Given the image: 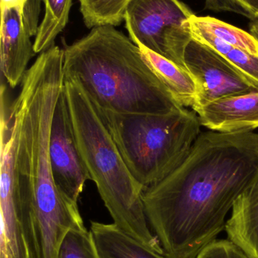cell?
Wrapping results in <instances>:
<instances>
[{"label":"cell","mask_w":258,"mask_h":258,"mask_svg":"<svg viewBox=\"0 0 258 258\" xmlns=\"http://www.w3.org/2000/svg\"><path fill=\"white\" fill-rule=\"evenodd\" d=\"M58 258H100L90 230H71L64 239Z\"/></svg>","instance_id":"obj_17"},{"label":"cell","mask_w":258,"mask_h":258,"mask_svg":"<svg viewBox=\"0 0 258 258\" xmlns=\"http://www.w3.org/2000/svg\"><path fill=\"white\" fill-rule=\"evenodd\" d=\"M41 1L45 6V15L33 42L36 54H40L55 45L56 37L68 24L73 3V0Z\"/></svg>","instance_id":"obj_14"},{"label":"cell","mask_w":258,"mask_h":258,"mask_svg":"<svg viewBox=\"0 0 258 258\" xmlns=\"http://www.w3.org/2000/svg\"><path fill=\"white\" fill-rule=\"evenodd\" d=\"M97 109L129 171L144 190L184 161L201 132L198 115L186 107L158 114Z\"/></svg>","instance_id":"obj_4"},{"label":"cell","mask_w":258,"mask_h":258,"mask_svg":"<svg viewBox=\"0 0 258 258\" xmlns=\"http://www.w3.org/2000/svg\"><path fill=\"white\" fill-rule=\"evenodd\" d=\"M90 232L100 258H166L127 234L114 223L92 221Z\"/></svg>","instance_id":"obj_13"},{"label":"cell","mask_w":258,"mask_h":258,"mask_svg":"<svg viewBox=\"0 0 258 258\" xmlns=\"http://www.w3.org/2000/svg\"><path fill=\"white\" fill-rule=\"evenodd\" d=\"M196 258H249L229 239H215L203 248Z\"/></svg>","instance_id":"obj_18"},{"label":"cell","mask_w":258,"mask_h":258,"mask_svg":"<svg viewBox=\"0 0 258 258\" xmlns=\"http://www.w3.org/2000/svg\"><path fill=\"white\" fill-rule=\"evenodd\" d=\"M249 33L257 39L258 42V19L251 21L250 23Z\"/></svg>","instance_id":"obj_22"},{"label":"cell","mask_w":258,"mask_h":258,"mask_svg":"<svg viewBox=\"0 0 258 258\" xmlns=\"http://www.w3.org/2000/svg\"><path fill=\"white\" fill-rule=\"evenodd\" d=\"M27 0H1L0 7L1 9L9 8H18L24 12V6Z\"/></svg>","instance_id":"obj_21"},{"label":"cell","mask_w":258,"mask_h":258,"mask_svg":"<svg viewBox=\"0 0 258 258\" xmlns=\"http://www.w3.org/2000/svg\"><path fill=\"white\" fill-rule=\"evenodd\" d=\"M49 157L58 189L69 200L78 203L85 183L91 178L77 145L64 89L51 121Z\"/></svg>","instance_id":"obj_7"},{"label":"cell","mask_w":258,"mask_h":258,"mask_svg":"<svg viewBox=\"0 0 258 258\" xmlns=\"http://www.w3.org/2000/svg\"><path fill=\"white\" fill-rule=\"evenodd\" d=\"M64 50L65 78L81 85L100 110L165 113L180 108L144 60L139 46L113 26H101Z\"/></svg>","instance_id":"obj_2"},{"label":"cell","mask_w":258,"mask_h":258,"mask_svg":"<svg viewBox=\"0 0 258 258\" xmlns=\"http://www.w3.org/2000/svg\"><path fill=\"white\" fill-rule=\"evenodd\" d=\"M190 25L203 29L235 48L258 57V42L250 33L210 16H193Z\"/></svg>","instance_id":"obj_15"},{"label":"cell","mask_w":258,"mask_h":258,"mask_svg":"<svg viewBox=\"0 0 258 258\" xmlns=\"http://www.w3.org/2000/svg\"><path fill=\"white\" fill-rule=\"evenodd\" d=\"M0 258H27L21 230L15 169V138L8 112L1 110Z\"/></svg>","instance_id":"obj_8"},{"label":"cell","mask_w":258,"mask_h":258,"mask_svg":"<svg viewBox=\"0 0 258 258\" xmlns=\"http://www.w3.org/2000/svg\"><path fill=\"white\" fill-rule=\"evenodd\" d=\"M38 28L24 19L21 9H1L0 68L11 88L21 83L29 62L36 54L31 37L36 36Z\"/></svg>","instance_id":"obj_9"},{"label":"cell","mask_w":258,"mask_h":258,"mask_svg":"<svg viewBox=\"0 0 258 258\" xmlns=\"http://www.w3.org/2000/svg\"><path fill=\"white\" fill-rule=\"evenodd\" d=\"M258 178V132H201L186 159L142 192L166 258H196L225 230L239 196Z\"/></svg>","instance_id":"obj_1"},{"label":"cell","mask_w":258,"mask_h":258,"mask_svg":"<svg viewBox=\"0 0 258 258\" xmlns=\"http://www.w3.org/2000/svg\"><path fill=\"white\" fill-rule=\"evenodd\" d=\"M184 63L198 88L196 104L192 109L219 98L258 90L224 56L192 38L185 51Z\"/></svg>","instance_id":"obj_6"},{"label":"cell","mask_w":258,"mask_h":258,"mask_svg":"<svg viewBox=\"0 0 258 258\" xmlns=\"http://www.w3.org/2000/svg\"><path fill=\"white\" fill-rule=\"evenodd\" d=\"M83 23L87 28L119 26L124 21L131 0H77Z\"/></svg>","instance_id":"obj_16"},{"label":"cell","mask_w":258,"mask_h":258,"mask_svg":"<svg viewBox=\"0 0 258 258\" xmlns=\"http://www.w3.org/2000/svg\"><path fill=\"white\" fill-rule=\"evenodd\" d=\"M201 126L222 133L254 132L258 128V90L232 95L192 109Z\"/></svg>","instance_id":"obj_10"},{"label":"cell","mask_w":258,"mask_h":258,"mask_svg":"<svg viewBox=\"0 0 258 258\" xmlns=\"http://www.w3.org/2000/svg\"><path fill=\"white\" fill-rule=\"evenodd\" d=\"M63 89L80 154L114 224L164 254L145 215L143 188L129 171L98 109L75 79L64 77Z\"/></svg>","instance_id":"obj_3"},{"label":"cell","mask_w":258,"mask_h":258,"mask_svg":"<svg viewBox=\"0 0 258 258\" xmlns=\"http://www.w3.org/2000/svg\"><path fill=\"white\" fill-rule=\"evenodd\" d=\"M136 45L144 60L177 102L186 108H193L198 98V88L187 70L142 45Z\"/></svg>","instance_id":"obj_12"},{"label":"cell","mask_w":258,"mask_h":258,"mask_svg":"<svg viewBox=\"0 0 258 258\" xmlns=\"http://www.w3.org/2000/svg\"><path fill=\"white\" fill-rule=\"evenodd\" d=\"M205 9L216 12H233L242 15L236 0H204Z\"/></svg>","instance_id":"obj_19"},{"label":"cell","mask_w":258,"mask_h":258,"mask_svg":"<svg viewBox=\"0 0 258 258\" xmlns=\"http://www.w3.org/2000/svg\"><path fill=\"white\" fill-rule=\"evenodd\" d=\"M225 231L249 258H258V178L235 202Z\"/></svg>","instance_id":"obj_11"},{"label":"cell","mask_w":258,"mask_h":258,"mask_svg":"<svg viewBox=\"0 0 258 258\" xmlns=\"http://www.w3.org/2000/svg\"><path fill=\"white\" fill-rule=\"evenodd\" d=\"M242 16L251 21L258 19V0H236Z\"/></svg>","instance_id":"obj_20"},{"label":"cell","mask_w":258,"mask_h":258,"mask_svg":"<svg viewBox=\"0 0 258 258\" xmlns=\"http://www.w3.org/2000/svg\"><path fill=\"white\" fill-rule=\"evenodd\" d=\"M194 15L180 0H131L124 21L136 45L186 70L185 51L192 40L188 21Z\"/></svg>","instance_id":"obj_5"}]
</instances>
